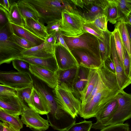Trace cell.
Wrapping results in <instances>:
<instances>
[{
	"label": "cell",
	"instance_id": "cell-20",
	"mask_svg": "<svg viewBox=\"0 0 131 131\" xmlns=\"http://www.w3.org/2000/svg\"><path fill=\"white\" fill-rule=\"evenodd\" d=\"M31 96L34 111L41 115L50 111V106L42 94L33 86Z\"/></svg>",
	"mask_w": 131,
	"mask_h": 131
},
{
	"label": "cell",
	"instance_id": "cell-50",
	"mask_svg": "<svg viewBox=\"0 0 131 131\" xmlns=\"http://www.w3.org/2000/svg\"><path fill=\"white\" fill-rule=\"evenodd\" d=\"M125 21L126 23L128 24L131 25V13L125 18Z\"/></svg>",
	"mask_w": 131,
	"mask_h": 131
},
{
	"label": "cell",
	"instance_id": "cell-21",
	"mask_svg": "<svg viewBox=\"0 0 131 131\" xmlns=\"http://www.w3.org/2000/svg\"><path fill=\"white\" fill-rule=\"evenodd\" d=\"M19 59L30 64L42 67L53 71L56 72L59 69L54 56L47 58L23 56Z\"/></svg>",
	"mask_w": 131,
	"mask_h": 131
},
{
	"label": "cell",
	"instance_id": "cell-25",
	"mask_svg": "<svg viewBox=\"0 0 131 131\" xmlns=\"http://www.w3.org/2000/svg\"><path fill=\"white\" fill-rule=\"evenodd\" d=\"M36 10L39 14L40 19L39 21L44 24H47L53 21L61 19V14L53 12L43 7L35 4L29 0H26Z\"/></svg>",
	"mask_w": 131,
	"mask_h": 131
},
{
	"label": "cell",
	"instance_id": "cell-47",
	"mask_svg": "<svg viewBox=\"0 0 131 131\" xmlns=\"http://www.w3.org/2000/svg\"><path fill=\"white\" fill-rule=\"evenodd\" d=\"M12 3L10 1L8 0H0V5L8 12H9Z\"/></svg>",
	"mask_w": 131,
	"mask_h": 131
},
{
	"label": "cell",
	"instance_id": "cell-24",
	"mask_svg": "<svg viewBox=\"0 0 131 131\" xmlns=\"http://www.w3.org/2000/svg\"><path fill=\"white\" fill-rule=\"evenodd\" d=\"M16 3L23 19L31 18L39 21L40 16L38 12L26 0H19Z\"/></svg>",
	"mask_w": 131,
	"mask_h": 131
},
{
	"label": "cell",
	"instance_id": "cell-48",
	"mask_svg": "<svg viewBox=\"0 0 131 131\" xmlns=\"http://www.w3.org/2000/svg\"><path fill=\"white\" fill-rule=\"evenodd\" d=\"M2 124L4 127L3 131H20L7 122H2Z\"/></svg>",
	"mask_w": 131,
	"mask_h": 131
},
{
	"label": "cell",
	"instance_id": "cell-35",
	"mask_svg": "<svg viewBox=\"0 0 131 131\" xmlns=\"http://www.w3.org/2000/svg\"><path fill=\"white\" fill-rule=\"evenodd\" d=\"M83 29L84 32L93 35L102 41L104 39V32L99 29L92 22L86 21L84 24Z\"/></svg>",
	"mask_w": 131,
	"mask_h": 131
},
{
	"label": "cell",
	"instance_id": "cell-23",
	"mask_svg": "<svg viewBox=\"0 0 131 131\" xmlns=\"http://www.w3.org/2000/svg\"><path fill=\"white\" fill-rule=\"evenodd\" d=\"M99 68L90 69L88 81L81 100V105L84 104L91 95L99 79Z\"/></svg>",
	"mask_w": 131,
	"mask_h": 131
},
{
	"label": "cell",
	"instance_id": "cell-9",
	"mask_svg": "<svg viewBox=\"0 0 131 131\" xmlns=\"http://www.w3.org/2000/svg\"><path fill=\"white\" fill-rule=\"evenodd\" d=\"M118 105L115 97L104 104L96 114L95 117L96 122L93 124L92 128L101 129L107 126L115 113Z\"/></svg>",
	"mask_w": 131,
	"mask_h": 131
},
{
	"label": "cell",
	"instance_id": "cell-8",
	"mask_svg": "<svg viewBox=\"0 0 131 131\" xmlns=\"http://www.w3.org/2000/svg\"><path fill=\"white\" fill-rule=\"evenodd\" d=\"M37 112L28 106L21 115V119L23 124L34 131H45L50 125L48 120L42 117Z\"/></svg>",
	"mask_w": 131,
	"mask_h": 131
},
{
	"label": "cell",
	"instance_id": "cell-12",
	"mask_svg": "<svg viewBox=\"0 0 131 131\" xmlns=\"http://www.w3.org/2000/svg\"><path fill=\"white\" fill-rule=\"evenodd\" d=\"M27 106L18 96H0V109L8 114L19 116Z\"/></svg>",
	"mask_w": 131,
	"mask_h": 131
},
{
	"label": "cell",
	"instance_id": "cell-43",
	"mask_svg": "<svg viewBox=\"0 0 131 131\" xmlns=\"http://www.w3.org/2000/svg\"><path fill=\"white\" fill-rule=\"evenodd\" d=\"M8 13L6 10L2 6H0V28L9 23Z\"/></svg>",
	"mask_w": 131,
	"mask_h": 131
},
{
	"label": "cell",
	"instance_id": "cell-28",
	"mask_svg": "<svg viewBox=\"0 0 131 131\" xmlns=\"http://www.w3.org/2000/svg\"><path fill=\"white\" fill-rule=\"evenodd\" d=\"M104 36L103 41L98 39L99 48L101 59L103 62L111 54V40L112 32L108 30L103 31Z\"/></svg>",
	"mask_w": 131,
	"mask_h": 131
},
{
	"label": "cell",
	"instance_id": "cell-52",
	"mask_svg": "<svg viewBox=\"0 0 131 131\" xmlns=\"http://www.w3.org/2000/svg\"><path fill=\"white\" fill-rule=\"evenodd\" d=\"M130 67L129 71V78L131 79V58L130 59Z\"/></svg>",
	"mask_w": 131,
	"mask_h": 131
},
{
	"label": "cell",
	"instance_id": "cell-34",
	"mask_svg": "<svg viewBox=\"0 0 131 131\" xmlns=\"http://www.w3.org/2000/svg\"><path fill=\"white\" fill-rule=\"evenodd\" d=\"M33 85L20 89L17 91V96L24 102L28 106L34 111L31 96Z\"/></svg>",
	"mask_w": 131,
	"mask_h": 131
},
{
	"label": "cell",
	"instance_id": "cell-27",
	"mask_svg": "<svg viewBox=\"0 0 131 131\" xmlns=\"http://www.w3.org/2000/svg\"><path fill=\"white\" fill-rule=\"evenodd\" d=\"M104 14L108 21L112 24H116L119 20L117 5L116 0H104Z\"/></svg>",
	"mask_w": 131,
	"mask_h": 131
},
{
	"label": "cell",
	"instance_id": "cell-32",
	"mask_svg": "<svg viewBox=\"0 0 131 131\" xmlns=\"http://www.w3.org/2000/svg\"><path fill=\"white\" fill-rule=\"evenodd\" d=\"M112 33L114 37L115 48L118 57L123 68L124 49L121 36L118 30L115 28L112 32Z\"/></svg>",
	"mask_w": 131,
	"mask_h": 131
},
{
	"label": "cell",
	"instance_id": "cell-10",
	"mask_svg": "<svg viewBox=\"0 0 131 131\" xmlns=\"http://www.w3.org/2000/svg\"><path fill=\"white\" fill-rule=\"evenodd\" d=\"M70 51L79 66L89 69L99 68L103 63L100 58L85 49L75 48Z\"/></svg>",
	"mask_w": 131,
	"mask_h": 131
},
{
	"label": "cell",
	"instance_id": "cell-31",
	"mask_svg": "<svg viewBox=\"0 0 131 131\" xmlns=\"http://www.w3.org/2000/svg\"><path fill=\"white\" fill-rule=\"evenodd\" d=\"M19 116L8 114L0 109V120L2 122L8 123L16 128L20 130L23 128V124Z\"/></svg>",
	"mask_w": 131,
	"mask_h": 131
},
{
	"label": "cell",
	"instance_id": "cell-14",
	"mask_svg": "<svg viewBox=\"0 0 131 131\" xmlns=\"http://www.w3.org/2000/svg\"><path fill=\"white\" fill-rule=\"evenodd\" d=\"M90 69L79 66L76 76L70 88L74 96L80 101L88 81Z\"/></svg>",
	"mask_w": 131,
	"mask_h": 131
},
{
	"label": "cell",
	"instance_id": "cell-11",
	"mask_svg": "<svg viewBox=\"0 0 131 131\" xmlns=\"http://www.w3.org/2000/svg\"><path fill=\"white\" fill-rule=\"evenodd\" d=\"M54 55L60 69L64 70L79 66L71 51L59 43L56 44Z\"/></svg>",
	"mask_w": 131,
	"mask_h": 131
},
{
	"label": "cell",
	"instance_id": "cell-19",
	"mask_svg": "<svg viewBox=\"0 0 131 131\" xmlns=\"http://www.w3.org/2000/svg\"><path fill=\"white\" fill-rule=\"evenodd\" d=\"M23 19L24 23L23 27L45 41L48 35L44 24L39 21L33 19Z\"/></svg>",
	"mask_w": 131,
	"mask_h": 131
},
{
	"label": "cell",
	"instance_id": "cell-36",
	"mask_svg": "<svg viewBox=\"0 0 131 131\" xmlns=\"http://www.w3.org/2000/svg\"><path fill=\"white\" fill-rule=\"evenodd\" d=\"M92 125V121L84 120L78 123H75L66 131H90Z\"/></svg>",
	"mask_w": 131,
	"mask_h": 131
},
{
	"label": "cell",
	"instance_id": "cell-4",
	"mask_svg": "<svg viewBox=\"0 0 131 131\" xmlns=\"http://www.w3.org/2000/svg\"><path fill=\"white\" fill-rule=\"evenodd\" d=\"M53 89V96L58 104L75 119L80 111L81 101L74 96L70 88L65 84L57 85Z\"/></svg>",
	"mask_w": 131,
	"mask_h": 131
},
{
	"label": "cell",
	"instance_id": "cell-29",
	"mask_svg": "<svg viewBox=\"0 0 131 131\" xmlns=\"http://www.w3.org/2000/svg\"><path fill=\"white\" fill-rule=\"evenodd\" d=\"M120 33L124 47L126 50L130 59L131 58V43L126 26L125 20L121 19L117 21L115 25Z\"/></svg>",
	"mask_w": 131,
	"mask_h": 131
},
{
	"label": "cell",
	"instance_id": "cell-49",
	"mask_svg": "<svg viewBox=\"0 0 131 131\" xmlns=\"http://www.w3.org/2000/svg\"><path fill=\"white\" fill-rule=\"evenodd\" d=\"M125 23L129 38L131 43V25Z\"/></svg>",
	"mask_w": 131,
	"mask_h": 131
},
{
	"label": "cell",
	"instance_id": "cell-39",
	"mask_svg": "<svg viewBox=\"0 0 131 131\" xmlns=\"http://www.w3.org/2000/svg\"><path fill=\"white\" fill-rule=\"evenodd\" d=\"M61 24V19L51 21L46 26V31L49 35L52 33L61 32L60 28Z\"/></svg>",
	"mask_w": 131,
	"mask_h": 131
},
{
	"label": "cell",
	"instance_id": "cell-40",
	"mask_svg": "<svg viewBox=\"0 0 131 131\" xmlns=\"http://www.w3.org/2000/svg\"><path fill=\"white\" fill-rule=\"evenodd\" d=\"M100 131H129V126L123 123L112 124L105 127Z\"/></svg>",
	"mask_w": 131,
	"mask_h": 131
},
{
	"label": "cell",
	"instance_id": "cell-41",
	"mask_svg": "<svg viewBox=\"0 0 131 131\" xmlns=\"http://www.w3.org/2000/svg\"><path fill=\"white\" fill-rule=\"evenodd\" d=\"M17 90L0 84V96H17Z\"/></svg>",
	"mask_w": 131,
	"mask_h": 131
},
{
	"label": "cell",
	"instance_id": "cell-45",
	"mask_svg": "<svg viewBox=\"0 0 131 131\" xmlns=\"http://www.w3.org/2000/svg\"><path fill=\"white\" fill-rule=\"evenodd\" d=\"M105 66L113 72L116 73L115 65L112 58L110 57L107 58L103 62Z\"/></svg>",
	"mask_w": 131,
	"mask_h": 131
},
{
	"label": "cell",
	"instance_id": "cell-13",
	"mask_svg": "<svg viewBox=\"0 0 131 131\" xmlns=\"http://www.w3.org/2000/svg\"><path fill=\"white\" fill-rule=\"evenodd\" d=\"M110 45V57L115 65L116 74L118 86L120 90H124L131 84V79L126 75L120 63L116 49L114 39L112 34L111 38Z\"/></svg>",
	"mask_w": 131,
	"mask_h": 131
},
{
	"label": "cell",
	"instance_id": "cell-42",
	"mask_svg": "<svg viewBox=\"0 0 131 131\" xmlns=\"http://www.w3.org/2000/svg\"><path fill=\"white\" fill-rule=\"evenodd\" d=\"M12 33L13 38L14 41L22 48L27 50L35 46L26 39Z\"/></svg>",
	"mask_w": 131,
	"mask_h": 131
},
{
	"label": "cell",
	"instance_id": "cell-16",
	"mask_svg": "<svg viewBox=\"0 0 131 131\" xmlns=\"http://www.w3.org/2000/svg\"><path fill=\"white\" fill-rule=\"evenodd\" d=\"M54 46L45 41L38 46L26 50L22 53L23 56L47 58L54 56L55 48Z\"/></svg>",
	"mask_w": 131,
	"mask_h": 131
},
{
	"label": "cell",
	"instance_id": "cell-46",
	"mask_svg": "<svg viewBox=\"0 0 131 131\" xmlns=\"http://www.w3.org/2000/svg\"><path fill=\"white\" fill-rule=\"evenodd\" d=\"M57 37L56 33H52L49 35L45 41L48 43L56 46L57 43Z\"/></svg>",
	"mask_w": 131,
	"mask_h": 131
},
{
	"label": "cell",
	"instance_id": "cell-6",
	"mask_svg": "<svg viewBox=\"0 0 131 131\" xmlns=\"http://www.w3.org/2000/svg\"><path fill=\"white\" fill-rule=\"evenodd\" d=\"M1 84L16 90L33 85L31 74L21 72L1 71Z\"/></svg>",
	"mask_w": 131,
	"mask_h": 131
},
{
	"label": "cell",
	"instance_id": "cell-7",
	"mask_svg": "<svg viewBox=\"0 0 131 131\" xmlns=\"http://www.w3.org/2000/svg\"><path fill=\"white\" fill-rule=\"evenodd\" d=\"M118 105L113 116L107 126L123 123L131 118V94L121 90L116 96Z\"/></svg>",
	"mask_w": 131,
	"mask_h": 131
},
{
	"label": "cell",
	"instance_id": "cell-5",
	"mask_svg": "<svg viewBox=\"0 0 131 131\" xmlns=\"http://www.w3.org/2000/svg\"><path fill=\"white\" fill-rule=\"evenodd\" d=\"M63 37L70 51L75 48L85 49L90 51L101 59L98 39L93 35L84 32L81 35L75 37H68L63 35Z\"/></svg>",
	"mask_w": 131,
	"mask_h": 131
},
{
	"label": "cell",
	"instance_id": "cell-3",
	"mask_svg": "<svg viewBox=\"0 0 131 131\" xmlns=\"http://www.w3.org/2000/svg\"><path fill=\"white\" fill-rule=\"evenodd\" d=\"M75 8L69 6L61 12L60 31L62 35L67 37L78 36L84 32L83 26L86 20Z\"/></svg>",
	"mask_w": 131,
	"mask_h": 131
},
{
	"label": "cell",
	"instance_id": "cell-1",
	"mask_svg": "<svg viewBox=\"0 0 131 131\" xmlns=\"http://www.w3.org/2000/svg\"><path fill=\"white\" fill-rule=\"evenodd\" d=\"M121 90H114L105 81L99 80L86 102L81 105L79 115L84 119L95 117L102 106Z\"/></svg>",
	"mask_w": 131,
	"mask_h": 131
},
{
	"label": "cell",
	"instance_id": "cell-17",
	"mask_svg": "<svg viewBox=\"0 0 131 131\" xmlns=\"http://www.w3.org/2000/svg\"><path fill=\"white\" fill-rule=\"evenodd\" d=\"M35 4L54 13L61 14L62 12L69 6L74 4L72 0H29Z\"/></svg>",
	"mask_w": 131,
	"mask_h": 131
},
{
	"label": "cell",
	"instance_id": "cell-22",
	"mask_svg": "<svg viewBox=\"0 0 131 131\" xmlns=\"http://www.w3.org/2000/svg\"><path fill=\"white\" fill-rule=\"evenodd\" d=\"M9 25L13 33L26 39L35 46L44 41L23 27L9 23Z\"/></svg>",
	"mask_w": 131,
	"mask_h": 131
},
{
	"label": "cell",
	"instance_id": "cell-38",
	"mask_svg": "<svg viewBox=\"0 0 131 131\" xmlns=\"http://www.w3.org/2000/svg\"><path fill=\"white\" fill-rule=\"evenodd\" d=\"M108 21L106 16L104 14H101L97 16L93 21L92 22L100 30L103 31H105L108 30L107 28Z\"/></svg>",
	"mask_w": 131,
	"mask_h": 131
},
{
	"label": "cell",
	"instance_id": "cell-51",
	"mask_svg": "<svg viewBox=\"0 0 131 131\" xmlns=\"http://www.w3.org/2000/svg\"><path fill=\"white\" fill-rule=\"evenodd\" d=\"M4 127L2 124V122H0V131H3Z\"/></svg>",
	"mask_w": 131,
	"mask_h": 131
},
{
	"label": "cell",
	"instance_id": "cell-15",
	"mask_svg": "<svg viewBox=\"0 0 131 131\" xmlns=\"http://www.w3.org/2000/svg\"><path fill=\"white\" fill-rule=\"evenodd\" d=\"M29 69L31 74L43 81L49 87L54 89L57 86L58 77L56 72L30 64Z\"/></svg>",
	"mask_w": 131,
	"mask_h": 131
},
{
	"label": "cell",
	"instance_id": "cell-44",
	"mask_svg": "<svg viewBox=\"0 0 131 131\" xmlns=\"http://www.w3.org/2000/svg\"><path fill=\"white\" fill-rule=\"evenodd\" d=\"M124 53L123 66V69L125 74L129 78L130 67V58L124 47Z\"/></svg>",
	"mask_w": 131,
	"mask_h": 131
},
{
	"label": "cell",
	"instance_id": "cell-30",
	"mask_svg": "<svg viewBox=\"0 0 131 131\" xmlns=\"http://www.w3.org/2000/svg\"><path fill=\"white\" fill-rule=\"evenodd\" d=\"M9 23L23 27L24 20L18 7L16 2H13L8 13Z\"/></svg>",
	"mask_w": 131,
	"mask_h": 131
},
{
	"label": "cell",
	"instance_id": "cell-2",
	"mask_svg": "<svg viewBox=\"0 0 131 131\" xmlns=\"http://www.w3.org/2000/svg\"><path fill=\"white\" fill-rule=\"evenodd\" d=\"M14 41L9 23L0 28V64H9L23 57L22 53L26 50Z\"/></svg>",
	"mask_w": 131,
	"mask_h": 131
},
{
	"label": "cell",
	"instance_id": "cell-37",
	"mask_svg": "<svg viewBox=\"0 0 131 131\" xmlns=\"http://www.w3.org/2000/svg\"><path fill=\"white\" fill-rule=\"evenodd\" d=\"M12 62L14 68L18 71L31 74L29 63L19 59L15 60Z\"/></svg>",
	"mask_w": 131,
	"mask_h": 131
},
{
	"label": "cell",
	"instance_id": "cell-33",
	"mask_svg": "<svg viewBox=\"0 0 131 131\" xmlns=\"http://www.w3.org/2000/svg\"><path fill=\"white\" fill-rule=\"evenodd\" d=\"M118 8L119 20H125L131 13V0H116Z\"/></svg>",
	"mask_w": 131,
	"mask_h": 131
},
{
	"label": "cell",
	"instance_id": "cell-26",
	"mask_svg": "<svg viewBox=\"0 0 131 131\" xmlns=\"http://www.w3.org/2000/svg\"><path fill=\"white\" fill-rule=\"evenodd\" d=\"M78 67L64 70L58 69L56 71L58 77L57 85L64 83L70 88L76 76Z\"/></svg>",
	"mask_w": 131,
	"mask_h": 131
},
{
	"label": "cell",
	"instance_id": "cell-18",
	"mask_svg": "<svg viewBox=\"0 0 131 131\" xmlns=\"http://www.w3.org/2000/svg\"><path fill=\"white\" fill-rule=\"evenodd\" d=\"M83 7L86 9L82 15L87 21L92 22L98 15L104 14V0H93L87 5L83 4Z\"/></svg>",
	"mask_w": 131,
	"mask_h": 131
}]
</instances>
